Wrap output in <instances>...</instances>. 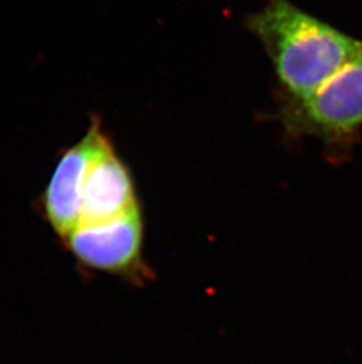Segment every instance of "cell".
Here are the masks:
<instances>
[{"instance_id": "cell-1", "label": "cell", "mask_w": 362, "mask_h": 364, "mask_svg": "<svg viewBox=\"0 0 362 364\" xmlns=\"http://www.w3.org/2000/svg\"><path fill=\"white\" fill-rule=\"evenodd\" d=\"M246 28L270 57L284 98L301 100L338 73L362 41L300 10L288 0H268L246 18Z\"/></svg>"}, {"instance_id": "cell-3", "label": "cell", "mask_w": 362, "mask_h": 364, "mask_svg": "<svg viewBox=\"0 0 362 364\" xmlns=\"http://www.w3.org/2000/svg\"><path fill=\"white\" fill-rule=\"evenodd\" d=\"M109 145L99 122L94 121L85 137L60 156L41 200L45 216L62 237L78 227L86 175Z\"/></svg>"}, {"instance_id": "cell-2", "label": "cell", "mask_w": 362, "mask_h": 364, "mask_svg": "<svg viewBox=\"0 0 362 364\" xmlns=\"http://www.w3.org/2000/svg\"><path fill=\"white\" fill-rule=\"evenodd\" d=\"M277 121L292 137L318 138L331 163L351 159L362 129V48L317 91L281 97Z\"/></svg>"}, {"instance_id": "cell-4", "label": "cell", "mask_w": 362, "mask_h": 364, "mask_svg": "<svg viewBox=\"0 0 362 364\" xmlns=\"http://www.w3.org/2000/svg\"><path fill=\"white\" fill-rule=\"evenodd\" d=\"M70 250L82 263L109 272H120L134 263L143 241L139 208L114 220L79 225L65 237Z\"/></svg>"}, {"instance_id": "cell-5", "label": "cell", "mask_w": 362, "mask_h": 364, "mask_svg": "<svg viewBox=\"0 0 362 364\" xmlns=\"http://www.w3.org/2000/svg\"><path fill=\"white\" fill-rule=\"evenodd\" d=\"M137 206L130 170L111 144L92 163L86 175L79 225L109 222Z\"/></svg>"}]
</instances>
